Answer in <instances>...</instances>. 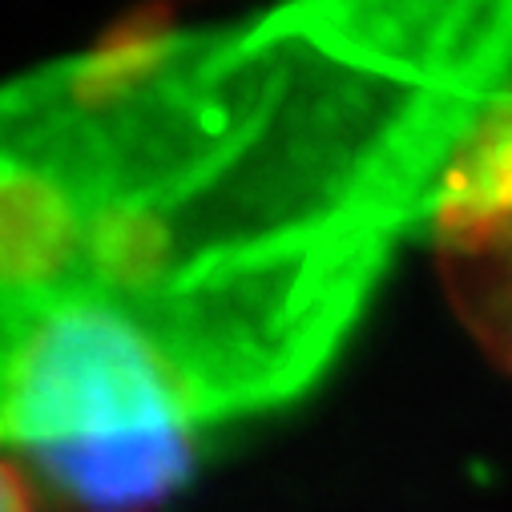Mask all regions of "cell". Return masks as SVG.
I'll return each instance as SVG.
<instances>
[{
	"label": "cell",
	"mask_w": 512,
	"mask_h": 512,
	"mask_svg": "<svg viewBox=\"0 0 512 512\" xmlns=\"http://www.w3.org/2000/svg\"><path fill=\"white\" fill-rule=\"evenodd\" d=\"M512 5L146 29L0 89V440L65 512H158L335 363L472 125Z\"/></svg>",
	"instance_id": "1"
},
{
	"label": "cell",
	"mask_w": 512,
	"mask_h": 512,
	"mask_svg": "<svg viewBox=\"0 0 512 512\" xmlns=\"http://www.w3.org/2000/svg\"><path fill=\"white\" fill-rule=\"evenodd\" d=\"M0 512H45L41 488L5 444H0Z\"/></svg>",
	"instance_id": "2"
},
{
	"label": "cell",
	"mask_w": 512,
	"mask_h": 512,
	"mask_svg": "<svg viewBox=\"0 0 512 512\" xmlns=\"http://www.w3.org/2000/svg\"><path fill=\"white\" fill-rule=\"evenodd\" d=\"M504 363H512V343H508V355H504Z\"/></svg>",
	"instance_id": "3"
}]
</instances>
